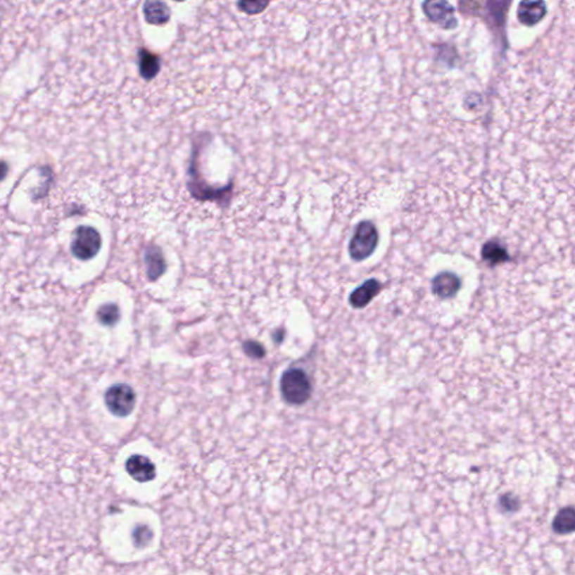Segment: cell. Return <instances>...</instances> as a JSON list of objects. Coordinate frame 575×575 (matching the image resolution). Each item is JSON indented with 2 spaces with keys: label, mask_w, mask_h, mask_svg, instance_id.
<instances>
[{
  "label": "cell",
  "mask_w": 575,
  "mask_h": 575,
  "mask_svg": "<svg viewBox=\"0 0 575 575\" xmlns=\"http://www.w3.org/2000/svg\"><path fill=\"white\" fill-rule=\"evenodd\" d=\"M280 389L286 403L303 405L312 396V386L308 374L303 369H289L282 374Z\"/></svg>",
  "instance_id": "obj_1"
},
{
  "label": "cell",
  "mask_w": 575,
  "mask_h": 575,
  "mask_svg": "<svg viewBox=\"0 0 575 575\" xmlns=\"http://www.w3.org/2000/svg\"><path fill=\"white\" fill-rule=\"evenodd\" d=\"M379 243L377 226L369 220H363L356 226L353 236L348 244L350 259L356 262L365 261L374 253Z\"/></svg>",
  "instance_id": "obj_2"
},
{
  "label": "cell",
  "mask_w": 575,
  "mask_h": 575,
  "mask_svg": "<svg viewBox=\"0 0 575 575\" xmlns=\"http://www.w3.org/2000/svg\"><path fill=\"white\" fill-rule=\"evenodd\" d=\"M105 403L111 414L126 417L135 408L137 397L134 390L127 384H115L106 391Z\"/></svg>",
  "instance_id": "obj_3"
},
{
  "label": "cell",
  "mask_w": 575,
  "mask_h": 575,
  "mask_svg": "<svg viewBox=\"0 0 575 575\" xmlns=\"http://www.w3.org/2000/svg\"><path fill=\"white\" fill-rule=\"evenodd\" d=\"M101 248V234L95 228L89 226H81L75 232V237L71 244L73 255L78 259H92L97 255Z\"/></svg>",
  "instance_id": "obj_4"
},
{
  "label": "cell",
  "mask_w": 575,
  "mask_h": 575,
  "mask_svg": "<svg viewBox=\"0 0 575 575\" xmlns=\"http://www.w3.org/2000/svg\"><path fill=\"white\" fill-rule=\"evenodd\" d=\"M422 11L431 22L444 30H453L459 24L455 18V9L448 0H425Z\"/></svg>",
  "instance_id": "obj_5"
},
{
  "label": "cell",
  "mask_w": 575,
  "mask_h": 575,
  "mask_svg": "<svg viewBox=\"0 0 575 575\" xmlns=\"http://www.w3.org/2000/svg\"><path fill=\"white\" fill-rule=\"evenodd\" d=\"M548 14L545 0H522L518 5L517 17L523 25L533 27Z\"/></svg>",
  "instance_id": "obj_6"
},
{
  "label": "cell",
  "mask_w": 575,
  "mask_h": 575,
  "mask_svg": "<svg viewBox=\"0 0 575 575\" xmlns=\"http://www.w3.org/2000/svg\"><path fill=\"white\" fill-rule=\"evenodd\" d=\"M460 288H461V280L453 272L444 271V272L438 273L436 277H434L431 281V290H433L434 295L442 299L453 298L459 292Z\"/></svg>",
  "instance_id": "obj_7"
},
{
  "label": "cell",
  "mask_w": 575,
  "mask_h": 575,
  "mask_svg": "<svg viewBox=\"0 0 575 575\" xmlns=\"http://www.w3.org/2000/svg\"><path fill=\"white\" fill-rule=\"evenodd\" d=\"M126 471L134 480L149 482L156 478V465L148 457L133 455L126 462Z\"/></svg>",
  "instance_id": "obj_8"
},
{
  "label": "cell",
  "mask_w": 575,
  "mask_h": 575,
  "mask_svg": "<svg viewBox=\"0 0 575 575\" xmlns=\"http://www.w3.org/2000/svg\"><path fill=\"white\" fill-rule=\"evenodd\" d=\"M382 284L377 279H369L358 286L350 296V306L355 309L365 308L378 296Z\"/></svg>",
  "instance_id": "obj_9"
},
{
  "label": "cell",
  "mask_w": 575,
  "mask_h": 575,
  "mask_svg": "<svg viewBox=\"0 0 575 575\" xmlns=\"http://www.w3.org/2000/svg\"><path fill=\"white\" fill-rule=\"evenodd\" d=\"M143 14L150 25L163 26L171 18V9L164 0H145Z\"/></svg>",
  "instance_id": "obj_10"
},
{
  "label": "cell",
  "mask_w": 575,
  "mask_h": 575,
  "mask_svg": "<svg viewBox=\"0 0 575 575\" xmlns=\"http://www.w3.org/2000/svg\"><path fill=\"white\" fill-rule=\"evenodd\" d=\"M144 262L146 265V273H148V278L150 281L154 282L158 278H161L162 275L167 270V263L164 260L163 252L161 248L156 245H150L145 250Z\"/></svg>",
  "instance_id": "obj_11"
},
{
  "label": "cell",
  "mask_w": 575,
  "mask_h": 575,
  "mask_svg": "<svg viewBox=\"0 0 575 575\" xmlns=\"http://www.w3.org/2000/svg\"><path fill=\"white\" fill-rule=\"evenodd\" d=\"M139 75L144 80L151 81L156 78L161 69L160 56L145 48H141L137 54Z\"/></svg>",
  "instance_id": "obj_12"
},
{
  "label": "cell",
  "mask_w": 575,
  "mask_h": 575,
  "mask_svg": "<svg viewBox=\"0 0 575 575\" xmlns=\"http://www.w3.org/2000/svg\"><path fill=\"white\" fill-rule=\"evenodd\" d=\"M481 256L484 261L489 265L506 263L510 260L507 248L495 239H491L484 245V248L481 250Z\"/></svg>",
  "instance_id": "obj_13"
},
{
  "label": "cell",
  "mask_w": 575,
  "mask_h": 575,
  "mask_svg": "<svg viewBox=\"0 0 575 575\" xmlns=\"http://www.w3.org/2000/svg\"><path fill=\"white\" fill-rule=\"evenodd\" d=\"M553 531L559 535H567L575 529V510L573 507L561 509L553 519Z\"/></svg>",
  "instance_id": "obj_14"
},
{
  "label": "cell",
  "mask_w": 575,
  "mask_h": 575,
  "mask_svg": "<svg viewBox=\"0 0 575 575\" xmlns=\"http://www.w3.org/2000/svg\"><path fill=\"white\" fill-rule=\"evenodd\" d=\"M510 1L512 0H488V8H489L490 14L493 17L492 20L495 25L500 28L505 24Z\"/></svg>",
  "instance_id": "obj_15"
},
{
  "label": "cell",
  "mask_w": 575,
  "mask_h": 575,
  "mask_svg": "<svg viewBox=\"0 0 575 575\" xmlns=\"http://www.w3.org/2000/svg\"><path fill=\"white\" fill-rule=\"evenodd\" d=\"M120 309L115 303H106L98 309L97 317L99 322L106 326H113L120 320Z\"/></svg>",
  "instance_id": "obj_16"
},
{
  "label": "cell",
  "mask_w": 575,
  "mask_h": 575,
  "mask_svg": "<svg viewBox=\"0 0 575 575\" xmlns=\"http://www.w3.org/2000/svg\"><path fill=\"white\" fill-rule=\"evenodd\" d=\"M271 0H239V11L248 15H259L267 8Z\"/></svg>",
  "instance_id": "obj_17"
},
{
  "label": "cell",
  "mask_w": 575,
  "mask_h": 575,
  "mask_svg": "<svg viewBox=\"0 0 575 575\" xmlns=\"http://www.w3.org/2000/svg\"><path fill=\"white\" fill-rule=\"evenodd\" d=\"M499 506L505 512H516L520 509V501L512 493H505L499 498Z\"/></svg>",
  "instance_id": "obj_18"
},
{
  "label": "cell",
  "mask_w": 575,
  "mask_h": 575,
  "mask_svg": "<svg viewBox=\"0 0 575 575\" xmlns=\"http://www.w3.org/2000/svg\"><path fill=\"white\" fill-rule=\"evenodd\" d=\"M245 350H246L248 354H252V355L256 356V358L263 355V348H262L258 343H246V344H245Z\"/></svg>",
  "instance_id": "obj_19"
},
{
  "label": "cell",
  "mask_w": 575,
  "mask_h": 575,
  "mask_svg": "<svg viewBox=\"0 0 575 575\" xmlns=\"http://www.w3.org/2000/svg\"><path fill=\"white\" fill-rule=\"evenodd\" d=\"M7 172H8L7 164L5 162L0 161V181L4 180V178L7 175Z\"/></svg>",
  "instance_id": "obj_20"
},
{
  "label": "cell",
  "mask_w": 575,
  "mask_h": 575,
  "mask_svg": "<svg viewBox=\"0 0 575 575\" xmlns=\"http://www.w3.org/2000/svg\"><path fill=\"white\" fill-rule=\"evenodd\" d=\"M173 1H177V3H182V1H186V0H173Z\"/></svg>",
  "instance_id": "obj_21"
}]
</instances>
